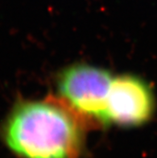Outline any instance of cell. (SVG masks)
Segmentation results:
<instances>
[{"mask_svg":"<svg viewBox=\"0 0 157 158\" xmlns=\"http://www.w3.org/2000/svg\"><path fill=\"white\" fill-rule=\"evenodd\" d=\"M154 98L151 87L133 75L114 78L107 100L109 123L121 127H137L148 122L153 114Z\"/></svg>","mask_w":157,"mask_h":158,"instance_id":"obj_3","label":"cell"},{"mask_svg":"<svg viewBox=\"0 0 157 158\" xmlns=\"http://www.w3.org/2000/svg\"><path fill=\"white\" fill-rule=\"evenodd\" d=\"M113 79L106 69L81 63L71 64L57 77L58 98L87 127H104L109 124L107 100Z\"/></svg>","mask_w":157,"mask_h":158,"instance_id":"obj_2","label":"cell"},{"mask_svg":"<svg viewBox=\"0 0 157 158\" xmlns=\"http://www.w3.org/2000/svg\"><path fill=\"white\" fill-rule=\"evenodd\" d=\"M86 127L59 98L26 100L9 114L2 136L21 158H80Z\"/></svg>","mask_w":157,"mask_h":158,"instance_id":"obj_1","label":"cell"}]
</instances>
